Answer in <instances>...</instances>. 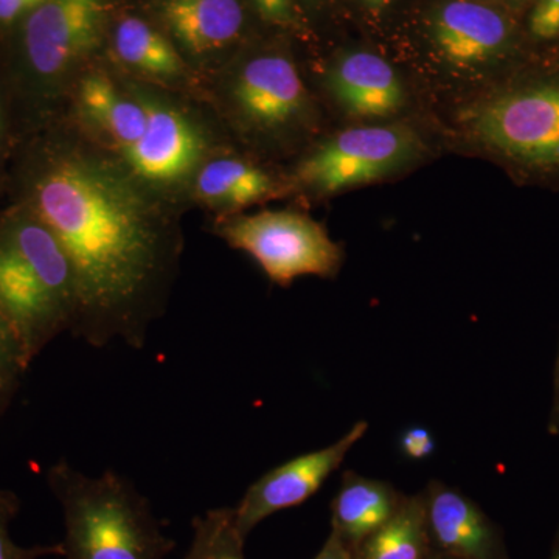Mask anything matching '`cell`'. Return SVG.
<instances>
[{
	"label": "cell",
	"instance_id": "obj_1",
	"mask_svg": "<svg viewBox=\"0 0 559 559\" xmlns=\"http://www.w3.org/2000/svg\"><path fill=\"white\" fill-rule=\"evenodd\" d=\"M22 160L16 204L49 227L75 271L72 333L95 348H142L178 261L170 223L127 167L55 140L33 143Z\"/></svg>",
	"mask_w": 559,
	"mask_h": 559
},
{
	"label": "cell",
	"instance_id": "obj_2",
	"mask_svg": "<svg viewBox=\"0 0 559 559\" xmlns=\"http://www.w3.org/2000/svg\"><path fill=\"white\" fill-rule=\"evenodd\" d=\"M80 316L79 283L68 253L49 227L14 204L0 216V318L28 362Z\"/></svg>",
	"mask_w": 559,
	"mask_h": 559
},
{
	"label": "cell",
	"instance_id": "obj_3",
	"mask_svg": "<svg viewBox=\"0 0 559 559\" xmlns=\"http://www.w3.org/2000/svg\"><path fill=\"white\" fill-rule=\"evenodd\" d=\"M460 121L477 148L521 182L559 187V62L514 70Z\"/></svg>",
	"mask_w": 559,
	"mask_h": 559
},
{
	"label": "cell",
	"instance_id": "obj_4",
	"mask_svg": "<svg viewBox=\"0 0 559 559\" xmlns=\"http://www.w3.org/2000/svg\"><path fill=\"white\" fill-rule=\"evenodd\" d=\"M47 484L64 518L66 559H167L175 550L148 499L114 471L91 477L60 460Z\"/></svg>",
	"mask_w": 559,
	"mask_h": 559
},
{
	"label": "cell",
	"instance_id": "obj_5",
	"mask_svg": "<svg viewBox=\"0 0 559 559\" xmlns=\"http://www.w3.org/2000/svg\"><path fill=\"white\" fill-rule=\"evenodd\" d=\"M425 154V140L407 124L348 128L305 157L297 179L329 197L409 170Z\"/></svg>",
	"mask_w": 559,
	"mask_h": 559
},
{
	"label": "cell",
	"instance_id": "obj_6",
	"mask_svg": "<svg viewBox=\"0 0 559 559\" xmlns=\"http://www.w3.org/2000/svg\"><path fill=\"white\" fill-rule=\"evenodd\" d=\"M108 0H44L21 22L17 69L33 97H47L100 46Z\"/></svg>",
	"mask_w": 559,
	"mask_h": 559
},
{
	"label": "cell",
	"instance_id": "obj_7",
	"mask_svg": "<svg viewBox=\"0 0 559 559\" xmlns=\"http://www.w3.org/2000/svg\"><path fill=\"white\" fill-rule=\"evenodd\" d=\"M221 237L249 253L271 282L289 286L296 278L334 277L344 252L329 231L299 212H260L235 216L221 226Z\"/></svg>",
	"mask_w": 559,
	"mask_h": 559
},
{
	"label": "cell",
	"instance_id": "obj_8",
	"mask_svg": "<svg viewBox=\"0 0 559 559\" xmlns=\"http://www.w3.org/2000/svg\"><path fill=\"white\" fill-rule=\"evenodd\" d=\"M426 31L439 60L463 75L509 68L527 38L521 17L484 0H437Z\"/></svg>",
	"mask_w": 559,
	"mask_h": 559
},
{
	"label": "cell",
	"instance_id": "obj_9",
	"mask_svg": "<svg viewBox=\"0 0 559 559\" xmlns=\"http://www.w3.org/2000/svg\"><path fill=\"white\" fill-rule=\"evenodd\" d=\"M367 430L369 423L358 421L336 443L289 460L260 477L246 491L237 509H231V522L241 538H248L249 533L272 514L312 498Z\"/></svg>",
	"mask_w": 559,
	"mask_h": 559
},
{
	"label": "cell",
	"instance_id": "obj_10",
	"mask_svg": "<svg viewBox=\"0 0 559 559\" xmlns=\"http://www.w3.org/2000/svg\"><path fill=\"white\" fill-rule=\"evenodd\" d=\"M231 98L242 120L266 134L294 130L311 116L299 70L289 57L275 51L257 55L241 66Z\"/></svg>",
	"mask_w": 559,
	"mask_h": 559
},
{
	"label": "cell",
	"instance_id": "obj_11",
	"mask_svg": "<svg viewBox=\"0 0 559 559\" xmlns=\"http://www.w3.org/2000/svg\"><path fill=\"white\" fill-rule=\"evenodd\" d=\"M146 110L142 138L121 153L128 171L140 182L173 186L189 178L204 154L201 132L186 114L168 103L138 95Z\"/></svg>",
	"mask_w": 559,
	"mask_h": 559
},
{
	"label": "cell",
	"instance_id": "obj_12",
	"mask_svg": "<svg viewBox=\"0 0 559 559\" xmlns=\"http://www.w3.org/2000/svg\"><path fill=\"white\" fill-rule=\"evenodd\" d=\"M326 87L337 105L356 119H392L407 103L399 72L373 51L340 55L326 72Z\"/></svg>",
	"mask_w": 559,
	"mask_h": 559
},
{
	"label": "cell",
	"instance_id": "obj_13",
	"mask_svg": "<svg viewBox=\"0 0 559 559\" xmlns=\"http://www.w3.org/2000/svg\"><path fill=\"white\" fill-rule=\"evenodd\" d=\"M421 496L432 550L451 559H498L496 530L473 500L440 481Z\"/></svg>",
	"mask_w": 559,
	"mask_h": 559
},
{
	"label": "cell",
	"instance_id": "obj_14",
	"mask_svg": "<svg viewBox=\"0 0 559 559\" xmlns=\"http://www.w3.org/2000/svg\"><path fill=\"white\" fill-rule=\"evenodd\" d=\"M160 13L176 40L193 55L226 49L245 27L240 0H164Z\"/></svg>",
	"mask_w": 559,
	"mask_h": 559
},
{
	"label": "cell",
	"instance_id": "obj_15",
	"mask_svg": "<svg viewBox=\"0 0 559 559\" xmlns=\"http://www.w3.org/2000/svg\"><path fill=\"white\" fill-rule=\"evenodd\" d=\"M404 499L392 485L347 471L333 500V532L355 550L392 520Z\"/></svg>",
	"mask_w": 559,
	"mask_h": 559
},
{
	"label": "cell",
	"instance_id": "obj_16",
	"mask_svg": "<svg viewBox=\"0 0 559 559\" xmlns=\"http://www.w3.org/2000/svg\"><path fill=\"white\" fill-rule=\"evenodd\" d=\"M79 105L86 119L112 140L120 153L134 145L145 131L146 110L142 102L123 95L103 73H92L81 81Z\"/></svg>",
	"mask_w": 559,
	"mask_h": 559
},
{
	"label": "cell",
	"instance_id": "obj_17",
	"mask_svg": "<svg viewBox=\"0 0 559 559\" xmlns=\"http://www.w3.org/2000/svg\"><path fill=\"white\" fill-rule=\"evenodd\" d=\"M277 189L266 171L238 159H218L202 168L197 193L215 207L240 209L272 197Z\"/></svg>",
	"mask_w": 559,
	"mask_h": 559
},
{
	"label": "cell",
	"instance_id": "obj_18",
	"mask_svg": "<svg viewBox=\"0 0 559 559\" xmlns=\"http://www.w3.org/2000/svg\"><path fill=\"white\" fill-rule=\"evenodd\" d=\"M353 551L355 559H430L432 546L423 496L404 499L392 520Z\"/></svg>",
	"mask_w": 559,
	"mask_h": 559
},
{
	"label": "cell",
	"instance_id": "obj_19",
	"mask_svg": "<svg viewBox=\"0 0 559 559\" xmlns=\"http://www.w3.org/2000/svg\"><path fill=\"white\" fill-rule=\"evenodd\" d=\"M114 47L121 62L146 75L176 79L182 73V58L175 46L139 17H124L119 22Z\"/></svg>",
	"mask_w": 559,
	"mask_h": 559
},
{
	"label": "cell",
	"instance_id": "obj_20",
	"mask_svg": "<svg viewBox=\"0 0 559 559\" xmlns=\"http://www.w3.org/2000/svg\"><path fill=\"white\" fill-rule=\"evenodd\" d=\"M31 362L13 331L0 318V417L9 411Z\"/></svg>",
	"mask_w": 559,
	"mask_h": 559
},
{
	"label": "cell",
	"instance_id": "obj_21",
	"mask_svg": "<svg viewBox=\"0 0 559 559\" xmlns=\"http://www.w3.org/2000/svg\"><path fill=\"white\" fill-rule=\"evenodd\" d=\"M21 510V500L9 489H0V559H43L64 557L62 544L24 547L11 538L10 525Z\"/></svg>",
	"mask_w": 559,
	"mask_h": 559
},
{
	"label": "cell",
	"instance_id": "obj_22",
	"mask_svg": "<svg viewBox=\"0 0 559 559\" xmlns=\"http://www.w3.org/2000/svg\"><path fill=\"white\" fill-rule=\"evenodd\" d=\"M525 33L532 43L559 40V0H536L525 16Z\"/></svg>",
	"mask_w": 559,
	"mask_h": 559
},
{
	"label": "cell",
	"instance_id": "obj_23",
	"mask_svg": "<svg viewBox=\"0 0 559 559\" xmlns=\"http://www.w3.org/2000/svg\"><path fill=\"white\" fill-rule=\"evenodd\" d=\"M229 513L230 509H218L207 511L204 516L194 518L193 539L183 559H210L213 543Z\"/></svg>",
	"mask_w": 559,
	"mask_h": 559
},
{
	"label": "cell",
	"instance_id": "obj_24",
	"mask_svg": "<svg viewBox=\"0 0 559 559\" xmlns=\"http://www.w3.org/2000/svg\"><path fill=\"white\" fill-rule=\"evenodd\" d=\"M253 10L267 24L282 28H300L299 0H250Z\"/></svg>",
	"mask_w": 559,
	"mask_h": 559
},
{
	"label": "cell",
	"instance_id": "obj_25",
	"mask_svg": "<svg viewBox=\"0 0 559 559\" xmlns=\"http://www.w3.org/2000/svg\"><path fill=\"white\" fill-rule=\"evenodd\" d=\"M245 538H241L240 533L234 527L231 522V509L229 516L221 525L218 535H216L215 543H213L212 555L210 559H245Z\"/></svg>",
	"mask_w": 559,
	"mask_h": 559
},
{
	"label": "cell",
	"instance_id": "obj_26",
	"mask_svg": "<svg viewBox=\"0 0 559 559\" xmlns=\"http://www.w3.org/2000/svg\"><path fill=\"white\" fill-rule=\"evenodd\" d=\"M400 450L411 460H423L429 457L436 450V441L432 433L425 428H411L404 430L400 439Z\"/></svg>",
	"mask_w": 559,
	"mask_h": 559
},
{
	"label": "cell",
	"instance_id": "obj_27",
	"mask_svg": "<svg viewBox=\"0 0 559 559\" xmlns=\"http://www.w3.org/2000/svg\"><path fill=\"white\" fill-rule=\"evenodd\" d=\"M44 0H0V27L20 24Z\"/></svg>",
	"mask_w": 559,
	"mask_h": 559
},
{
	"label": "cell",
	"instance_id": "obj_28",
	"mask_svg": "<svg viewBox=\"0 0 559 559\" xmlns=\"http://www.w3.org/2000/svg\"><path fill=\"white\" fill-rule=\"evenodd\" d=\"M316 559H355V551L333 532Z\"/></svg>",
	"mask_w": 559,
	"mask_h": 559
},
{
	"label": "cell",
	"instance_id": "obj_29",
	"mask_svg": "<svg viewBox=\"0 0 559 559\" xmlns=\"http://www.w3.org/2000/svg\"><path fill=\"white\" fill-rule=\"evenodd\" d=\"M549 432L551 436H558L559 433V349L554 370V395H551Z\"/></svg>",
	"mask_w": 559,
	"mask_h": 559
},
{
	"label": "cell",
	"instance_id": "obj_30",
	"mask_svg": "<svg viewBox=\"0 0 559 559\" xmlns=\"http://www.w3.org/2000/svg\"><path fill=\"white\" fill-rule=\"evenodd\" d=\"M484 2L491 3V5L499 7V9L509 11L518 17L527 16L528 11L535 5L536 0H484Z\"/></svg>",
	"mask_w": 559,
	"mask_h": 559
},
{
	"label": "cell",
	"instance_id": "obj_31",
	"mask_svg": "<svg viewBox=\"0 0 559 559\" xmlns=\"http://www.w3.org/2000/svg\"><path fill=\"white\" fill-rule=\"evenodd\" d=\"M364 10L369 11L374 16L384 14L385 11L392 9L395 5L396 0H356Z\"/></svg>",
	"mask_w": 559,
	"mask_h": 559
},
{
	"label": "cell",
	"instance_id": "obj_32",
	"mask_svg": "<svg viewBox=\"0 0 559 559\" xmlns=\"http://www.w3.org/2000/svg\"><path fill=\"white\" fill-rule=\"evenodd\" d=\"M7 132V114L5 106H3L2 94H0V151H2L3 140H5Z\"/></svg>",
	"mask_w": 559,
	"mask_h": 559
},
{
	"label": "cell",
	"instance_id": "obj_33",
	"mask_svg": "<svg viewBox=\"0 0 559 559\" xmlns=\"http://www.w3.org/2000/svg\"><path fill=\"white\" fill-rule=\"evenodd\" d=\"M301 2H304L305 5L310 7L311 9V7L320 5V2H322V0H301Z\"/></svg>",
	"mask_w": 559,
	"mask_h": 559
},
{
	"label": "cell",
	"instance_id": "obj_34",
	"mask_svg": "<svg viewBox=\"0 0 559 559\" xmlns=\"http://www.w3.org/2000/svg\"><path fill=\"white\" fill-rule=\"evenodd\" d=\"M551 559H559V539H558L557 547H555L554 558H551Z\"/></svg>",
	"mask_w": 559,
	"mask_h": 559
},
{
	"label": "cell",
	"instance_id": "obj_35",
	"mask_svg": "<svg viewBox=\"0 0 559 559\" xmlns=\"http://www.w3.org/2000/svg\"><path fill=\"white\" fill-rule=\"evenodd\" d=\"M430 559H451V558L443 557V555H439V554H436V555L432 554V557H430Z\"/></svg>",
	"mask_w": 559,
	"mask_h": 559
}]
</instances>
